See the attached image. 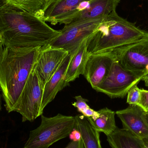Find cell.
I'll return each mask as SVG.
<instances>
[{"label":"cell","mask_w":148,"mask_h":148,"mask_svg":"<svg viewBox=\"0 0 148 148\" xmlns=\"http://www.w3.org/2000/svg\"><path fill=\"white\" fill-rule=\"evenodd\" d=\"M60 34L35 15L6 3L0 6V36L4 47H42Z\"/></svg>","instance_id":"1"},{"label":"cell","mask_w":148,"mask_h":148,"mask_svg":"<svg viewBox=\"0 0 148 148\" xmlns=\"http://www.w3.org/2000/svg\"><path fill=\"white\" fill-rule=\"evenodd\" d=\"M40 48L4 47L0 54V89L8 113L15 111Z\"/></svg>","instance_id":"2"},{"label":"cell","mask_w":148,"mask_h":148,"mask_svg":"<svg viewBox=\"0 0 148 148\" xmlns=\"http://www.w3.org/2000/svg\"><path fill=\"white\" fill-rule=\"evenodd\" d=\"M148 37V32L113 11L103 20L86 42L89 54L111 52Z\"/></svg>","instance_id":"3"},{"label":"cell","mask_w":148,"mask_h":148,"mask_svg":"<svg viewBox=\"0 0 148 148\" xmlns=\"http://www.w3.org/2000/svg\"><path fill=\"white\" fill-rule=\"evenodd\" d=\"M75 116L58 114L53 117L41 115L40 126L30 131L25 144L27 148H48L69 136L75 128Z\"/></svg>","instance_id":"4"},{"label":"cell","mask_w":148,"mask_h":148,"mask_svg":"<svg viewBox=\"0 0 148 148\" xmlns=\"http://www.w3.org/2000/svg\"><path fill=\"white\" fill-rule=\"evenodd\" d=\"M103 19L83 20L66 24L60 34L49 45L66 50L72 57L82 42L95 32Z\"/></svg>","instance_id":"5"},{"label":"cell","mask_w":148,"mask_h":148,"mask_svg":"<svg viewBox=\"0 0 148 148\" xmlns=\"http://www.w3.org/2000/svg\"><path fill=\"white\" fill-rule=\"evenodd\" d=\"M144 75L126 70L114 60L108 76L95 90L112 99L123 98L133 86L137 85Z\"/></svg>","instance_id":"6"},{"label":"cell","mask_w":148,"mask_h":148,"mask_svg":"<svg viewBox=\"0 0 148 148\" xmlns=\"http://www.w3.org/2000/svg\"><path fill=\"white\" fill-rule=\"evenodd\" d=\"M34 68L27 80L15 111L22 116L23 122H33L43 114L41 107L43 87Z\"/></svg>","instance_id":"7"},{"label":"cell","mask_w":148,"mask_h":148,"mask_svg":"<svg viewBox=\"0 0 148 148\" xmlns=\"http://www.w3.org/2000/svg\"><path fill=\"white\" fill-rule=\"evenodd\" d=\"M114 60L123 69L137 73H148V37L111 51Z\"/></svg>","instance_id":"8"},{"label":"cell","mask_w":148,"mask_h":148,"mask_svg":"<svg viewBox=\"0 0 148 148\" xmlns=\"http://www.w3.org/2000/svg\"><path fill=\"white\" fill-rule=\"evenodd\" d=\"M69 54L62 49L49 45L40 48L34 69L43 88Z\"/></svg>","instance_id":"9"},{"label":"cell","mask_w":148,"mask_h":148,"mask_svg":"<svg viewBox=\"0 0 148 148\" xmlns=\"http://www.w3.org/2000/svg\"><path fill=\"white\" fill-rule=\"evenodd\" d=\"M88 0H46L36 16L52 25H65L82 3Z\"/></svg>","instance_id":"10"},{"label":"cell","mask_w":148,"mask_h":148,"mask_svg":"<svg viewBox=\"0 0 148 148\" xmlns=\"http://www.w3.org/2000/svg\"><path fill=\"white\" fill-rule=\"evenodd\" d=\"M121 0H88L82 3L66 24L73 22L104 19L116 8Z\"/></svg>","instance_id":"11"},{"label":"cell","mask_w":148,"mask_h":148,"mask_svg":"<svg viewBox=\"0 0 148 148\" xmlns=\"http://www.w3.org/2000/svg\"><path fill=\"white\" fill-rule=\"evenodd\" d=\"M114 59L112 52L90 54L83 75L95 89L110 72Z\"/></svg>","instance_id":"12"},{"label":"cell","mask_w":148,"mask_h":148,"mask_svg":"<svg viewBox=\"0 0 148 148\" xmlns=\"http://www.w3.org/2000/svg\"><path fill=\"white\" fill-rule=\"evenodd\" d=\"M145 113L139 105H130L116 111V114L122 122L123 129L144 140L148 137V123Z\"/></svg>","instance_id":"13"},{"label":"cell","mask_w":148,"mask_h":148,"mask_svg":"<svg viewBox=\"0 0 148 148\" xmlns=\"http://www.w3.org/2000/svg\"><path fill=\"white\" fill-rule=\"evenodd\" d=\"M71 58L72 56L69 54L58 70L44 86L41 107L42 114L45 108L55 99L57 94L69 85L65 82V75Z\"/></svg>","instance_id":"14"},{"label":"cell","mask_w":148,"mask_h":148,"mask_svg":"<svg viewBox=\"0 0 148 148\" xmlns=\"http://www.w3.org/2000/svg\"><path fill=\"white\" fill-rule=\"evenodd\" d=\"M87 39L82 42L75 53L71 58L65 75V82L69 84L79 77L80 75H83L84 73L90 55L86 46Z\"/></svg>","instance_id":"15"},{"label":"cell","mask_w":148,"mask_h":148,"mask_svg":"<svg viewBox=\"0 0 148 148\" xmlns=\"http://www.w3.org/2000/svg\"><path fill=\"white\" fill-rule=\"evenodd\" d=\"M75 129L80 132L84 148H102L99 132L82 115L75 116Z\"/></svg>","instance_id":"16"},{"label":"cell","mask_w":148,"mask_h":148,"mask_svg":"<svg viewBox=\"0 0 148 148\" xmlns=\"http://www.w3.org/2000/svg\"><path fill=\"white\" fill-rule=\"evenodd\" d=\"M107 136V140L112 148H144L145 147L143 140L123 128L117 127Z\"/></svg>","instance_id":"17"},{"label":"cell","mask_w":148,"mask_h":148,"mask_svg":"<svg viewBox=\"0 0 148 148\" xmlns=\"http://www.w3.org/2000/svg\"><path fill=\"white\" fill-rule=\"evenodd\" d=\"M99 116L93 120L87 118L92 127L98 132L104 133L107 136L111 134L117 127L116 124V112L107 108L98 110Z\"/></svg>","instance_id":"18"},{"label":"cell","mask_w":148,"mask_h":148,"mask_svg":"<svg viewBox=\"0 0 148 148\" xmlns=\"http://www.w3.org/2000/svg\"><path fill=\"white\" fill-rule=\"evenodd\" d=\"M6 3L16 8L36 16L46 0H3Z\"/></svg>","instance_id":"19"},{"label":"cell","mask_w":148,"mask_h":148,"mask_svg":"<svg viewBox=\"0 0 148 148\" xmlns=\"http://www.w3.org/2000/svg\"><path fill=\"white\" fill-rule=\"evenodd\" d=\"M127 95V103L129 105H139L140 100V92L137 85L133 86L129 90Z\"/></svg>","instance_id":"20"},{"label":"cell","mask_w":148,"mask_h":148,"mask_svg":"<svg viewBox=\"0 0 148 148\" xmlns=\"http://www.w3.org/2000/svg\"><path fill=\"white\" fill-rule=\"evenodd\" d=\"M75 98L76 99V101L73 103L72 105L77 108L78 112L83 115L90 108L87 103L88 100L84 98L81 95L75 96Z\"/></svg>","instance_id":"21"},{"label":"cell","mask_w":148,"mask_h":148,"mask_svg":"<svg viewBox=\"0 0 148 148\" xmlns=\"http://www.w3.org/2000/svg\"><path fill=\"white\" fill-rule=\"evenodd\" d=\"M140 100L139 106L144 111H148V90L143 89H140Z\"/></svg>","instance_id":"22"},{"label":"cell","mask_w":148,"mask_h":148,"mask_svg":"<svg viewBox=\"0 0 148 148\" xmlns=\"http://www.w3.org/2000/svg\"><path fill=\"white\" fill-rule=\"evenodd\" d=\"M65 148H84V147L81 139L78 141L72 140Z\"/></svg>","instance_id":"23"},{"label":"cell","mask_w":148,"mask_h":148,"mask_svg":"<svg viewBox=\"0 0 148 148\" xmlns=\"http://www.w3.org/2000/svg\"><path fill=\"white\" fill-rule=\"evenodd\" d=\"M69 136H70V139L72 140L78 141L82 139V136L80 132L75 128L69 135Z\"/></svg>","instance_id":"24"},{"label":"cell","mask_w":148,"mask_h":148,"mask_svg":"<svg viewBox=\"0 0 148 148\" xmlns=\"http://www.w3.org/2000/svg\"><path fill=\"white\" fill-rule=\"evenodd\" d=\"M142 80L144 81L145 85L148 88V73L146 74L145 75L143 76Z\"/></svg>","instance_id":"25"},{"label":"cell","mask_w":148,"mask_h":148,"mask_svg":"<svg viewBox=\"0 0 148 148\" xmlns=\"http://www.w3.org/2000/svg\"><path fill=\"white\" fill-rule=\"evenodd\" d=\"M145 116H146V119H147V121L148 123V112H146V113H145ZM143 140V141H144L145 143L148 145V138H146V139H144V140Z\"/></svg>","instance_id":"26"},{"label":"cell","mask_w":148,"mask_h":148,"mask_svg":"<svg viewBox=\"0 0 148 148\" xmlns=\"http://www.w3.org/2000/svg\"><path fill=\"white\" fill-rule=\"evenodd\" d=\"M2 110V101H1V96L0 94V111Z\"/></svg>","instance_id":"27"},{"label":"cell","mask_w":148,"mask_h":148,"mask_svg":"<svg viewBox=\"0 0 148 148\" xmlns=\"http://www.w3.org/2000/svg\"><path fill=\"white\" fill-rule=\"evenodd\" d=\"M144 148H148V145L145 143V147H144Z\"/></svg>","instance_id":"28"},{"label":"cell","mask_w":148,"mask_h":148,"mask_svg":"<svg viewBox=\"0 0 148 148\" xmlns=\"http://www.w3.org/2000/svg\"><path fill=\"white\" fill-rule=\"evenodd\" d=\"M0 40H1V36H0Z\"/></svg>","instance_id":"29"},{"label":"cell","mask_w":148,"mask_h":148,"mask_svg":"<svg viewBox=\"0 0 148 148\" xmlns=\"http://www.w3.org/2000/svg\"><path fill=\"white\" fill-rule=\"evenodd\" d=\"M26 148V147H24V148Z\"/></svg>","instance_id":"30"},{"label":"cell","mask_w":148,"mask_h":148,"mask_svg":"<svg viewBox=\"0 0 148 148\" xmlns=\"http://www.w3.org/2000/svg\"><path fill=\"white\" fill-rule=\"evenodd\" d=\"M147 1H148V0H147Z\"/></svg>","instance_id":"31"},{"label":"cell","mask_w":148,"mask_h":148,"mask_svg":"<svg viewBox=\"0 0 148 148\" xmlns=\"http://www.w3.org/2000/svg\"><path fill=\"white\" fill-rule=\"evenodd\" d=\"M147 112H148V111H147Z\"/></svg>","instance_id":"32"}]
</instances>
